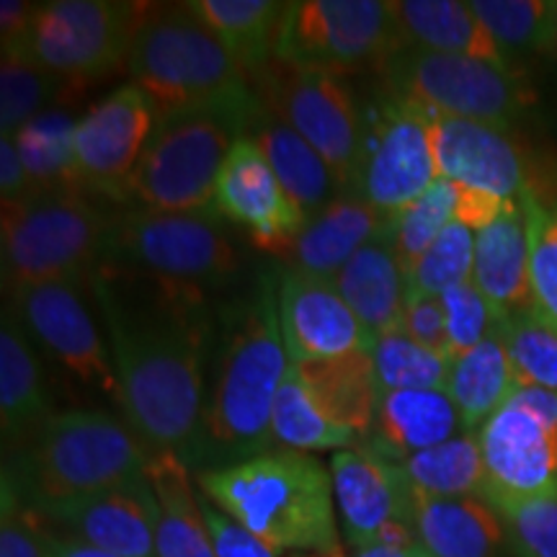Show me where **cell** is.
I'll use <instances>...</instances> for the list:
<instances>
[{"instance_id":"obj_23","label":"cell","mask_w":557,"mask_h":557,"mask_svg":"<svg viewBox=\"0 0 557 557\" xmlns=\"http://www.w3.org/2000/svg\"><path fill=\"white\" fill-rule=\"evenodd\" d=\"M529 218L519 199L506 201L504 212L475 233V269L472 284L496 308L500 320L511 312L534 308L529 278Z\"/></svg>"},{"instance_id":"obj_43","label":"cell","mask_w":557,"mask_h":557,"mask_svg":"<svg viewBox=\"0 0 557 557\" xmlns=\"http://www.w3.org/2000/svg\"><path fill=\"white\" fill-rule=\"evenodd\" d=\"M529 218V278H532L534 310L557 329V201L542 199L540 191H529L519 199Z\"/></svg>"},{"instance_id":"obj_20","label":"cell","mask_w":557,"mask_h":557,"mask_svg":"<svg viewBox=\"0 0 557 557\" xmlns=\"http://www.w3.org/2000/svg\"><path fill=\"white\" fill-rule=\"evenodd\" d=\"M278 320L292 364L372 351L374 338L331 278L287 269L278 276Z\"/></svg>"},{"instance_id":"obj_9","label":"cell","mask_w":557,"mask_h":557,"mask_svg":"<svg viewBox=\"0 0 557 557\" xmlns=\"http://www.w3.org/2000/svg\"><path fill=\"white\" fill-rule=\"evenodd\" d=\"M248 81L263 111L308 139L329 163L341 191H351L364 148L367 116L344 75L271 58Z\"/></svg>"},{"instance_id":"obj_30","label":"cell","mask_w":557,"mask_h":557,"mask_svg":"<svg viewBox=\"0 0 557 557\" xmlns=\"http://www.w3.org/2000/svg\"><path fill=\"white\" fill-rule=\"evenodd\" d=\"M302 385L329 421L367 436L374 429L380 385L372 351H354L336 359L297 364Z\"/></svg>"},{"instance_id":"obj_12","label":"cell","mask_w":557,"mask_h":557,"mask_svg":"<svg viewBox=\"0 0 557 557\" xmlns=\"http://www.w3.org/2000/svg\"><path fill=\"white\" fill-rule=\"evenodd\" d=\"M400 50L387 0H302L287 3L274 58L336 75L377 70Z\"/></svg>"},{"instance_id":"obj_16","label":"cell","mask_w":557,"mask_h":557,"mask_svg":"<svg viewBox=\"0 0 557 557\" xmlns=\"http://www.w3.org/2000/svg\"><path fill=\"white\" fill-rule=\"evenodd\" d=\"M333 493L344 537L354 549L418 545L413 529V487L400 462L372 447L336 451L331 459Z\"/></svg>"},{"instance_id":"obj_13","label":"cell","mask_w":557,"mask_h":557,"mask_svg":"<svg viewBox=\"0 0 557 557\" xmlns=\"http://www.w3.org/2000/svg\"><path fill=\"white\" fill-rule=\"evenodd\" d=\"M436 181L434 116L385 94L367 116L359 171L348 194L395 218Z\"/></svg>"},{"instance_id":"obj_24","label":"cell","mask_w":557,"mask_h":557,"mask_svg":"<svg viewBox=\"0 0 557 557\" xmlns=\"http://www.w3.org/2000/svg\"><path fill=\"white\" fill-rule=\"evenodd\" d=\"M331 282L336 284L341 297L361 320L369 336L377 338L382 333L400 329L410 297V278L395 253L389 230L357 250Z\"/></svg>"},{"instance_id":"obj_45","label":"cell","mask_w":557,"mask_h":557,"mask_svg":"<svg viewBox=\"0 0 557 557\" xmlns=\"http://www.w3.org/2000/svg\"><path fill=\"white\" fill-rule=\"evenodd\" d=\"M58 534L50 524L24 506L9 485H3V524H0V557H52Z\"/></svg>"},{"instance_id":"obj_26","label":"cell","mask_w":557,"mask_h":557,"mask_svg":"<svg viewBox=\"0 0 557 557\" xmlns=\"http://www.w3.org/2000/svg\"><path fill=\"white\" fill-rule=\"evenodd\" d=\"M393 13L395 24H398L400 50L465 54V58L511 67L470 3H462V0H395Z\"/></svg>"},{"instance_id":"obj_48","label":"cell","mask_w":557,"mask_h":557,"mask_svg":"<svg viewBox=\"0 0 557 557\" xmlns=\"http://www.w3.org/2000/svg\"><path fill=\"white\" fill-rule=\"evenodd\" d=\"M400 331L413 338L416 344L434 348V351L451 359L447 315H444V305L438 297L416 295V292H410L406 312H403V320H400Z\"/></svg>"},{"instance_id":"obj_33","label":"cell","mask_w":557,"mask_h":557,"mask_svg":"<svg viewBox=\"0 0 557 557\" xmlns=\"http://www.w3.org/2000/svg\"><path fill=\"white\" fill-rule=\"evenodd\" d=\"M235 54L246 75L276 54L287 3L276 0H191L186 3Z\"/></svg>"},{"instance_id":"obj_10","label":"cell","mask_w":557,"mask_h":557,"mask_svg":"<svg viewBox=\"0 0 557 557\" xmlns=\"http://www.w3.org/2000/svg\"><path fill=\"white\" fill-rule=\"evenodd\" d=\"M385 94L431 116H455L511 127L534 103L519 70L423 50H398L382 67Z\"/></svg>"},{"instance_id":"obj_41","label":"cell","mask_w":557,"mask_h":557,"mask_svg":"<svg viewBox=\"0 0 557 557\" xmlns=\"http://www.w3.org/2000/svg\"><path fill=\"white\" fill-rule=\"evenodd\" d=\"M457 194L459 186L455 181L438 178L421 199H416L413 205L393 218L389 238H393L395 253L408 274L413 263L431 248V243L455 222Z\"/></svg>"},{"instance_id":"obj_46","label":"cell","mask_w":557,"mask_h":557,"mask_svg":"<svg viewBox=\"0 0 557 557\" xmlns=\"http://www.w3.org/2000/svg\"><path fill=\"white\" fill-rule=\"evenodd\" d=\"M504 521L521 557H557V496L513 508Z\"/></svg>"},{"instance_id":"obj_22","label":"cell","mask_w":557,"mask_h":557,"mask_svg":"<svg viewBox=\"0 0 557 557\" xmlns=\"http://www.w3.org/2000/svg\"><path fill=\"white\" fill-rule=\"evenodd\" d=\"M389 225H393L389 214L367 205L357 194L344 191L305 222L282 261L292 271L333 278L354 259L357 250L387 233Z\"/></svg>"},{"instance_id":"obj_25","label":"cell","mask_w":557,"mask_h":557,"mask_svg":"<svg viewBox=\"0 0 557 557\" xmlns=\"http://www.w3.org/2000/svg\"><path fill=\"white\" fill-rule=\"evenodd\" d=\"M413 529L431 557H498L506 545L504 517L478 496H413Z\"/></svg>"},{"instance_id":"obj_53","label":"cell","mask_w":557,"mask_h":557,"mask_svg":"<svg viewBox=\"0 0 557 557\" xmlns=\"http://www.w3.org/2000/svg\"><path fill=\"white\" fill-rule=\"evenodd\" d=\"M413 547H400V545H385V542H374V545L359 547L354 557H413Z\"/></svg>"},{"instance_id":"obj_44","label":"cell","mask_w":557,"mask_h":557,"mask_svg":"<svg viewBox=\"0 0 557 557\" xmlns=\"http://www.w3.org/2000/svg\"><path fill=\"white\" fill-rule=\"evenodd\" d=\"M438 299H442L444 315H447L451 359L462 357L465 351L475 348L480 341L498 331L500 315L472 282L457 284Z\"/></svg>"},{"instance_id":"obj_39","label":"cell","mask_w":557,"mask_h":557,"mask_svg":"<svg viewBox=\"0 0 557 557\" xmlns=\"http://www.w3.org/2000/svg\"><path fill=\"white\" fill-rule=\"evenodd\" d=\"M470 5L508 65L513 54L547 52L555 0H472Z\"/></svg>"},{"instance_id":"obj_6","label":"cell","mask_w":557,"mask_h":557,"mask_svg":"<svg viewBox=\"0 0 557 557\" xmlns=\"http://www.w3.org/2000/svg\"><path fill=\"white\" fill-rule=\"evenodd\" d=\"M114 212L83 191H32L3 205V289L16 295L62 278H90L103 259Z\"/></svg>"},{"instance_id":"obj_21","label":"cell","mask_w":557,"mask_h":557,"mask_svg":"<svg viewBox=\"0 0 557 557\" xmlns=\"http://www.w3.org/2000/svg\"><path fill=\"white\" fill-rule=\"evenodd\" d=\"M41 519L58 537L86 542L116 557H158V500L148 475L54 508Z\"/></svg>"},{"instance_id":"obj_40","label":"cell","mask_w":557,"mask_h":557,"mask_svg":"<svg viewBox=\"0 0 557 557\" xmlns=\"http://www.w3.org/2000/svg\"><path fill=\"white\" fill-rule=\"evenodd\" d=\"M519 385L557 389V329L534 308L511 312L498 323Z\"/></svg>"},{"instance_id":"obj_50","label":"cell","mask_w":557,"mask_h":557,"mask_svg":"<svg viewBox=\"0 0 557 557\" xmlns=\"http://www.w3.org/2000/svg\"><path fill=\"white\" fill-rule=\"evenodd\" d=\"M504 207H506V199H498V197H493V194H485L478 189H468V186H459L455 220L478 233V230L491 225V222L496 220L500 212H504Z\"/></svg>"},{"instance_id":"obj_18","label":"cell","mask_w":557,"mask_h":557,"mask_svg":"<svg viewBox=\"0 0 557 557\" xmlns=\"http://www.w3.org/2000/svg\"><path fill=\"white\" fill-rule=\"evenodd\" d=\"M212 212L248 233L263 253L282 259L308 222L284 186L278 184L253 137H240L222 165Z\"/></svg>"},{"instance_id":"obj_56","label":"cell","mask_w":557,"mask_h":557,"mask_svg":"<svg viewBox=\"0 0 557 557\" xmlns=\"http://www.w3.org/2000/svg\"><path fill=\"white\" fill-rule=\"evenodd\" d=\"M413 557H431L426 549H423L421 545H416V549H413Z\"/></svg>"},{"instance_id":"obj_36","label":"cell","mask_w":557,"mask_h":557,"mask_svg":"<svg viewBox=\"0 0 557 557\" xmlns=\"http://www.w3.org/2000/svg\"><path fill=\"white\" fill-rule=\"evenodd\" d=\"M271 429H274V442L295 451H344L351 449L359 438L351 429L338 426L320 413V408L310 400L308 389L302 385L297 364H292V361L282 385H278Z\"/></svg>"},{"instance_id":"obj_8","label":"cell","mask_w":557,"mask_h":557,"mask_svg":"<svg viewBox=\"0 0 557 557\" xmlns=\"http://www.w3.org/2000/svg\"><path fill=\"white\" fill-rule=\"evenodd\" d=\"M214 212H114L99 263L160 278L194 292L225 287L238 271V253Z\"/></svg>"},{"instance_id":"obj_38","label":"cell","mask_w":557,"mask_h":557,"mask_svg":"<svg viewBox=\"0 0 557 557\" xmlns=\"http://www.w3.org/2000/svg\"><path fill=\"white\" fill-rule=\"evenodd\" d=\"M70 86L58 75L39 67L24 50H3L0 54V132L3 137L18 135L34 116L47 111V103L60 99Z\"/></svg>"},{"instance_id":"obj_15","label":"cell","mask_w":557,"mask_h":557,"mask_svg":"<svg viewBox=\"0 0 557 557\" xmlns=\"http://www.w3.org/2000/svg\"><path fill=\"white\" fill-rule=\"evenodd\" d=\"M483 455V498L504 513L557 496V429L537 413L508 400L478 429Z\"/></svg>"},{"instance_id":"obj_1","label":"cell","mask_w":557,"mask_h":557,"mask_svg":"<svg viewBox=\"0 0 557 557\" xmlns=\"http://www.w3.org/2000/svg\"><path fill=\"white\" fill-rule=\"evenodd\" d=\"M122 387V410L150 451L191 462L212 341L209 295L99 263L90 276Z\"/></svg>"},{"instance_id":"obj_47","label":"cell","mask_w":557,"mask_h":557,"mask_svg":"<svg viewBox=\"0 0 557 557\" xmlns=\"http://www.w3.org/2000/svg\"><path fill=\"white\" fill-rule=\"evenodd\" d=\"M201 513H205L209 540H212L214 557H278L274 547H269L261 537H256L250 529L230 519L225 511L209 498H201Z\"/></svg>"},{"instance_id":"obj_32","label":"cell","mask_w":557,"mask_h":557,"mask_svg":"<svg viewBox=\"0 0 557 557\" xmlns=\"http://www.w3.org/2000/svg\"><path fill=\"white\" fill-rule=\"evenodd\" d=\"M517 387V372L498 331L451 361L447 395L468 434L504 408Z\"/></svg>"},{"instance_id":"obj_29","label":"cell","mask_w":557,"mask_h":557,"mask_svg":"<svg viewBox=\"0 0 557 557\" xmlns=\"http://www.w3.org/2000/svg\"><path fill=\"white\" fill-rule=\"evenodd\" d=\"M148 480L158 500V557H214L189 465L176 451H150Z\"/></svg>"},{"instance_id":"obj_11","label":"cell","mask_w":557,"mask_h":557,"mask_svg":"<svg viewBox=\"0 0 557 557\" xmlns=\"http://www.w3.org/2000/svg\"><path fill=\"white\" fill-rule=\"evenodd\" d=\"M150 3L132 0H52L41 3L24 50L29 58L81 90L114 70L127 54Z\"/></svg>"},{"instance_id":"obj_14","label":"cell","mask_w":557,"mask_h":557,"mask_svg":"<svg viewBox=\"0 0 557 557\" xmlns=\"http://www.w3.org/2000/svg\"><path fill=\"white\" fill-rule=\"evenodd\" d=\"M90 278H62L11 295V310L29 338L90 393L122 408V387L111 348L86 302Z\"/></svg>"},{"instance_id":"obj_55","label":"cell","mask_w":557,"mask_h":557,"mask_svg":"<svg viewBox=\"0 0 557 557\" xmlns=\"http://www.w3.org/2000/svg\"><path fill=\"white\" fill-rule=\"evenodd\" d=\"M287 557H346V553H344V547H341V549H336V553H295Z\"/></svg>"},{"instance_id":"obj_7","label":"cell","mask_w":557,"mask_h":557,"mask_svg":"<svg viewBox=\"0 0 557 557\" xmlns=\"http://www.w3.org/2000/svg\"><path fill=\"white\" fill-rule=\"evenodd\" d=\"M263 111L214 107L160 116L129 181V199L158 212H212L222 165Z\"/></svg>"},{"instance_id":"obj_35","label":"cell","mask_w":557,"mask_h":557,"mask_svg":"<svg viewBox=\"0 0 557 557\" xmlns=\"http://www.w3.org/2000/svg\"><path fill=\"white\" fill-rule=\"evenodd\" d=\"M403 470L413 496L423 498H465L483 496L485 468L478 436L459 434L438 447L423 449L403 459Z\"/></svg>"},{"instance_id":"obj_28","label":"cell","mask_w":557,"mask_h":557,"mask_svg":"<svg viewBox=\"0 0 557 557\" xmlns=\"http://www.w3.org/2000/svg\"><path fill=\"white\" fill-rule=\"evenodd\" d=\"M52 416L45 367L16 312L5 308L0 329V423L5 442H29Z\"/></svg>"},{"instance_id":"obj_34","label":"cell","mask_w":557,"mask_h":557,"mask_svg":"<svg viewBox=\"0 0 557 557\" xmlns=\"http://www.w3.org/2000/svg\"><path fill=\"white\" fill-rule=\"evenodd\" d=\"M75 129L78 122L70 111L47 109L13 135L34 191H81L75 171Z\"/></svg>"},{"instance_id":"obj_5","label":"cell","mask_w":557,"mask_h":557,"mask_svg":"<svg viewBox=\"0 0 557 557\" xmlns=\"http://www.w3.org/2000/svg\"><path fill=\"white\" fill-rule=\"evenodd\" d=\"M127 73L160 116L259 103L246 70L186 3L152 5L132 41Z\"/></svg>"},{"instance_id":"obj_31","label":"cell","mask_w":557,"mask_h":557,"mask_svg":"<svg viewBox=\"0 0 557 557\" xmlns=\"http://www.w3.org/2000/svg\"><path fill=\"white\" fill-rule=\"evenodd\" d=\"M248 137L256 139V145L274 169L278 184L284 186L292 201L308 214V220L323 207H329L338 194H344L329 163L320 158V152L312 148L308 139L299 137L295 129L274 120L267 111H261Z\"/></svg>"},{"instance_id":"obj_2","label":"cell","mask_w":557,"mask_h":557,"mask_svg":"<svg viewBox=\"0 0 557 557\" xmlns=\"http://www.w3.org/2000/svg\"><path fill=\"white\" fill-rule=\"evenodd\" d=\"M212 385L191 462L199 472L246 462L274 449V400L289 369L278 320V282L261 274L222 315Z\"/></svg>"},{"instance_id":"obj_17","label":"cell","mask_w":557,"mask_h":557,"mask_svg":"<svg viewBox=\"0 0 557 557\" xmlns=\"http://www.w3.org/2000/svg\"><path fill=\"white\" fill-rule=\"evenodd\" d=\"M156 107L135 83L116 88L78 120L75 171L81 191L96 199H129V181L156 129Z\"/></svg>"},{"instance_id":"obj_27","label":"cell","mask_w":557,"mask_h":557,"mask_svg":"<svg viewBox=\"0 0 557 557\" xmlns=\"http://www.w3.org/2000/svg\"><path fill=\"white\" fill-rule=\"evenodd\" d=\"M459 429L462 421L447 393L395 389V393H380L374 442L367 447L393 462H403L410 455L459 436Z\"/></svg>"},{"instance_id":"obj_54","label":"cell","mask_w":557,"mask_h":557,"mask_svg":"<svg viewBox=\"0 0 557 557\" xmlns=\"http://www.w3.org/2000/svg\"><path fill=\"white\" fill-rule=\"evenodd\" d=\"M547 54H553V58H557V0H555V11H553V26H549Z\"/></svg>"},{"instance_id":"obj_3","label":"cell","mask_w":557,"mask_h":557,"mask_svg":"<svg viewBox=\"0 0 557 557\" xmlns=\"http://www.w3.org/2000/svg\"><path fill=\"white\" fill-rule=\"evenodd\" d=\"M201 496L282 555L341 549L331 468L308 451L269 449L197 475Z\"/></svg>"},{"instance_id":"obj_37","label":"cell","mask_w":557,"mask_h":557,"mask_svg":"<svg viewBox=\"0 0 557 557\" xmlns=\"http://www.w3.org/2000/svg\"><path fill=\"white\" fill-rule=\"evenodd\" d=\"M372 359L380 393H395V389L447 393L451 359L434 351V348L416 344L400 329L374 338Z\"/></svg>"},{"instance_id":"obj_52","label":"cell","mask_w":557,"mask_h":557,"mask_svg":"<svg viewBox=\"0 0 557 557\" xmlns=\"http://www.w3.org/2000/svg\"><path fill=\"white\" fill-rule=\"evenodd\" d=\"M52 557H116V555L103 553V549H99V547H90V545H86V542L58 537V542H54Z\"/></svg>"},{"instance_id":"obj_42","label":"cell","mask_w":557,"mask_h":557,"mask_svg":"<svg viewBox=\"0 0 557 557\" xmlns=\"http://www.w3.org/2000/svg\"><path fill=\"white\" fill-rule=\"evenodd\" d=\"M472 269H475V230L455 220L413 263L408 274L410 292L442 297L457 284L472 282Z\"/></svg>"},{"instance_id":"obj_19","label":"cell","mask_w":557,"mask_h":557,"mask_svg":"<svg viewBox=\"0 0 557 557\" xmlns=\"http://www.w3.org/2000/svg\"><path fill=\"white\" fill-rule=\"evenodd\" d=\"M434 156L438 178L468 189L506 201L540 191L524 145L504 124L434 116Z\"/></svg>"},{"instance_id":"obj_49","label":"cell","mask_w":557,"mask_h":557,"mask_svg":"<svg viewBox=\"0 0 557 557\" xmlns=\"http://www.w3.org/2000/svg\"><path fill=\"white\" fill-rule=\"evenodd\" d=\"M32 181L13 137H0V197L3 205L29 197Z\"/></svg>"},{"instance_id":"obj_4","label":"cell","mask_w":557,"mask_h":557,"mask_svg":"<svg viewBox=\"0 0 557 557\" xmlns=\"http://www.w3.org/2000/svg\"><path fill=\"white\" fill-rule=\"evenodd\" d=\"M150 449L135 429L99 408L54 413L21 447L3 485L32 511L45 513L148 475Z\"/></svg>"},{"instance_id":"obj_51","label":"cell","mask_w":557,"mask_h":557,"mask_svg":"<svg viewBox=\"0 0 557 557\" xmlns=\"http://www.w3.org/2000/svg\"><path fill=\"white\" fill-rule=\"evenodd\" d=\"M39 5L41 3H29V0H3L0 3V41H3V50H16V47L26 45Z\"/></svg>"}]
</instances>
